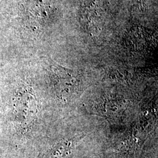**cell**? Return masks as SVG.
I'll use <instances>...</instances> for the list:
<instances>
[{
	"mask_svg": "<svg viewBox=\"0 0 158 158\" xmlns=\"http://www.w3.org/2000/svg\"><path fill=\"white\" fill-rule=\"evenodd\" d=\"M53 83L57 98L69 102L76 97L81 90V80L73 70L59 65L52 70Z\"/></svg>",
	"mask_w": 158,
	"mask_h": 158,
	"instance_id": "6da1fadb",
	"label": "cell"
},
{
	"mask_svg": "<svg viewBox=\"0 0 158 158\" xmlns=\"http://www.w3.org/2000/svg\"><path fill=\"white\" fill-rule=\"evenodd\" d=\"M128 104L122 97L104 96L94 102L92 110L94 114L114 121L123 115Z\"/></svg>",
	"mask_w": 158,
	"mask_h": 158,
	"instance_id": "7a4b0ae2",
	"label": "cell"
},
{
	"mask_svg": "<svg viewBox=\"0 0 158 158\" xmlns=\"http://www.w3.org/2000/svg\"><path fill=\"white\" fill-rule=\"evenodd\" d=\"M85 136L80 134L62 138L42 151L36 158H71Z\"/></svg>",
	"mask_w": 158,
	"mask_h": 158,
	"instance_id": "3957f363",
	"label": "cell"
}]
</instances>
